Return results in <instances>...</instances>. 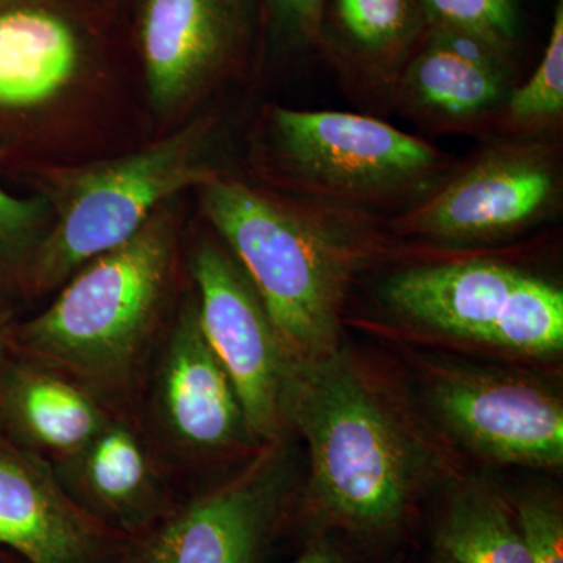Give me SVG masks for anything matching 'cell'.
Segmentation results:
<instances>
[{
	"mask_svg": "<svg viewBox=\"0 0 563 563\" xmlns=\"http://www.w3.org/2000/svg\"><path fill=\"white\" fill-rule=\"evenodd\" d=\"M284 413L309 448L313 525L366 547L398 537L437 453L379 380L340 350L291 361Z\"/></svg>",
	"mask_w": 563,
	"mask_h": 563,
	"instance_id": "1",
	"label": "cell"
},
{
	"mask_svg": "<svg viewBox=\"0 0 563 563\" xmlns=\"http://www.w3.org/2000/svg\"><path fill=\"white\" fill-rule=\"evenodd\" d=\"M179 222L155 211L128 242L98 255L16 321L13 351L60 374L114 415L135 417L152 357L176 309Z\"/></svg>",
	"mask_w": 563,
	"mask_h": 563,
	"instance_id": "2",
	"label": "cell"
},
{
	"mask_svg": "<svg viewBox=\"0 0 563 563\" xmlns=\"http://www.w3.org/2000/svg\"><path fill=\"white\" fill-rule=\"evenodd\" d=\"M198 190L203 214L250 277L291 361L339 350L352 282L384 250L372 214L221 174Z\"/></svg>",
	"mask_w": 563,
	"mask_h": 563,
	"instance_id": "3",
	"label": "cell"
},
{
	"mask_svg": "<svg viewBox=\"0 0 563 563\" xmlns=\"http://www.w3.org/2000/svg\"><path fill=\"white\" fill-rule=\"evenodd\" d=\"M210 143L211 124L201 118L132 154L52 169L44 196L54 221L24 299L57 291L81 266L131 240L177 192L217 176Z\"/></svg>",
	"mask_w": 563,
	"mask_h": 563,
	"instance_id": "4",
	"label": "cell"
},
{
	"mask_svg": "<svg viewBox=\"0 0 563 563\" xmlns=\"http://www.w3.org/2000/svg\"><path fill=\"white\" fill-rule=\"evenodd\" d=\"M265 165L295 198L363 213L401 211L455 166L450 155L388 122L346 111H266Z\"/></svg>",
	"mask_w": 563,
	"mask_h": 563,
	"instance_id": "5",
	"label": "cell"
},
{
	"mask_svg": "<svg viewBox=\"0 0 563 563\" xmlns=\"http://www.w3.org/2000/svg\"><path fill=\"white\" fill-rule=\"evenodd\" d=\"M135 418L184 498L206 487L211 470L242 466L265 446L203 335L191 285L152 357Z\"/></svg>",
	"mask_w": 563,
	"mask_h": 563,
	"instance_id": "6",
	"label": "cell"
},
{
	"mask_svg": "<svg viewBox=\"0 0 563 563\" xmlns=\"http://www.w3.org/2000/svg\"><path fill=\"white\" fill-rule=\"evenodd\" d=\"M295 465L287 440L265 444L218 483L181 499L114 563H262L288 525Z\"/></svg>",
	"mask_w": 563,
	"mask_h": 563,
	"instance_id": "7",
	"label": "cell"
},
{
	"mask_svg": "<svg viewBox=\"0 0 563 563\" xmlns=\"http://www.w3.org/2000/svg\"><path fill=\"white\" fill-rule=\"evenodd\" d=\"M558 151L543 141L496 144L453 172L390 221L406 239L496 242L543 221L561 201Z\"/></svg>",
	"mask_w": 563,
	"mask_h": 563,
	"instance_id": "8",
	"label": "cell"
},
{
	"mask_svg": "<svg viewBox=\"0 0 563 563\" xmlns=\"http://www.w3.org/2000/svg\"><path fill=\"white\" fill-rule=\"evenodd\" d=\"M199 324L231 377L263 444L287 439L284 406L291 357L242 265L220 239L202 236L187 257Z\"/></svg>",
	"mask_w": 563,
	"mask_h": 563,
	"instance_id": "9",
	"label": "cell"
},
{
	"mask_svg": "<svg viewBox=\"0 0 563 563\" xmlns=\"http://www.w3.org/2000/svg\"><path fill=\"white\" fill-rule=\"evenodd\" d=\"M429 398L448 429L492 461L554 468L563 462L561 399L531 380L473 368H443Z\"/></svg>",
	"mask_w": 563,
	"mask_h": 563,
	"instance_id": "10",
	"label": "cell"
},
{
	"mask_svg": "<svg viewBox=\"0 0 563 563\" xmlns=\"http://www.w3.org/2000/svg\"><path fill=\"white\" fill-rule=\"evenodd\" d=\"M257 0H146L141 54L152 109L195 101L246 57Z\"/></svg>",
	"mask_w": 563,
	"mask_h": 563,
	"instance_id": "11",
	"label": "cell"
},
{
	"mask_svg": "<svg viewBox=\"0 0 563 563\" xmlns=\"http://www.w3.org/2000/svg\"><path fill=\"white\" fill-rule=\"evenodd\" d=\"M51 468L81 512L124 540L151 531L184 499L133 415H113Z\"/></svg>",
	"mask_w": 563,
	"mask_h": 563,
	"instance_id": "12",
	"label": "cell"
},
{
	"mask_svg": "<svg viewBox=\"0 0 563 563\" xmlns=\"http://www.w3.org/2000/svg\"><path fill=\"white\" fill-rule=\"evenodd\" d=\"M125 542L70 501L49 463L0 433V548L27 563H114Z\"/></svg>",
	"mask_w": 563,
	"mask_h": 563,
	"instance_id": "13",
	"label": "cell"
},
{
	"mask_svg": "<svg viewBox=\"0 0 563 563\" xmlns=\"http://www.w3.org/2000/svg\"><path fill=\"white\" fill-rule=\"evenodd\" d=\"M410 117L459 128L503 111L514 90V58L463 33L429 27L391 87Z\"/></svg>",
	"mask_w": 563,
	"mask_h": 563,
	"instance_id": "14",
	"label": "cell"
},
{
	"mask_svg": "<svg viewBox=\"0 0 563 563\" xmlns=\"http://www.w3.org/2000/svg\"><path fill=\"white\" fill-rule=\"evenodd\" d=\"M526 274L487 258L412 266L383 282L380 299L417 328L490 344Z\"/></svg>",
	"mask_w": 563,
	"mask_h": 563,
	"instance_id": "15",
	"label": "cell"
},
{
	"mask_svg": "<svg viewBox=\"0 0 563 563\" xmlns=\"http://www.w3.org/2000/svg\"><path fill=\"white\" fill-rule=\"evenodd\" d=\"M113 415L79 385L16 352L0 379V433L49 465L85 446Z\"/></svg>",
	"mask_w": 563,
	"mask_h": 563,
	"instance_id": "16",
	"label": "cell"
},
{
	"mask_svg": "<svg viewBox=\"0 0 563 563\" xmlns=\"http://www.w3.org/2000/svg\"><path fill=\"white\" fill-rule=\"evenodd\" d=\"M428 29L420 0H328L317 49L344 73L393 87Z\"/></svg>",
	"mask_w": 563,
	"mask_h": 563,
	"instance_id": "17",
	"label": "cell"
},
{
	"mask_svg": "<svg viewBox=\"0 0 563 563\" xmlns=\"http://www.w3.org/2000/svg\"><path fill=\"white\" fill-rule=\"evenodd\" d=\"M80 63L76 33L33 7L0 11V110L43 106L73 81Z\"/></svg>",
	"mask_w": 563,
	"mask_h": 563,
	"instance_id": "18",
	"label": "cell"
},
{
	"mask_svg": "<svg viewBox=\"0 0 563 563\" xmlns=\"http://www.w3.org/2000/svg\"><path fill=\"white\" fill-rule=\"evenodd\" d=\"M433 550L453 563H531L512 504L483 484L463 485L451 496Z\"/></svg>",
	"mask_w": 563,
	"mask_h": 563,
	"instance_id": "19",
	"label": "cell"
},
{
	"mask_svg": "<svg viewBox=\"0 0 563 563\" xmlns=\"http://www.w3.org/2000/svg\"><path fill=\"white\" fill-rule=\"evenodd\" d=\"M492 346L528 355L558 354L563 347V291L528 273L493 333Z\"/></svg>",
	"mask_w": 563,
	"mask_h": 563,
	"instance_id": "20",
	"label": "cell"
},
{
	"mask_svg": "<svg viewBox=\"0 0 563 563\" xmlns=\"http://www.w3.org/2000/svg\"><path fill=\"white\" fill-rule=\"evenodd\" d=\"M54 213L46 196L16 198L0 187V299H24L25 282Z\"/></svg>",
	"mask_w": 563,
	"mask_h": 563,
	"instance_id": "21",
	"label": "cell"
},
{
	"mask_svg": "<svg viewBox=\"0 0 563 563\" xmlns=\"http://www.w3.org/2000/svg\"><path fill=\"white\" fill-rule=\"evenodd\" d=\"M504 118L515 131H547L563 114V0L554 9L550 40L531 79L514 88Z\"/></svg>",
	"mask_w": 563,
	"mask_h": 563,
	"instance_id": "22",
	"label": "cell"
},
{
	"mask_svg": "<svg viewBox=\"0 0 563 563\" xmlns=\"http://www.w3.org/2000/svg\"><path fill=\"white\" fill-rule=\"evenodd\" d=\"M429 27L473 36L514 58L523 38L520 0H420Z\"/></svg>",
	"mask_w": 563,
	"mask_h": 563,
	"instance_id": "23",
	"label": "cell"
},
{
	"mask_svg": "<svg viewBox=\"0 0 563 563\" xmlns=\"http://www.w3.org/2000/svg\"><path fill=\"white\" fill-rule=\"evenodd\" d=\"M531 563H563V510L558 496L532 492L512 503Z\"/></svg>",
	"mask_w": 563,
	"mask_h": 563,
	"instance_id": "24",
	"label": "cell"
},
{
	"mask_svg": "<svg viewBox=\"0 0 563 563\" xmlns=\"http://www.w3.org/2000/svg\"><path fill=\"white\" fill-rule=\"evenodd\" d=\"M328 0H265L273 43L285 52L318 47L321 18Z\"/></svg>",
	"mask_w": 563,
	"mask_h": 563,
	"instance_id": "25",
	"label": "cell"
},
{
	"mask_svg": "<svg viewBox=\"0 0 563 563\" xmlns=\"http://www.w3.org/2000/svg\"><path fill=\"white\" fill-rule=\"evenodd\" d=\"M290 563H363L342 532L318 528Z\"/></svg>",
	"mask_w": 563,
	"mask_h": 563,
	"instance_id": "26",
	"label": "cell"
},
{
	"mask_svg": "<svg viewBox=\"0 0 563 563\" xmlns=\"http://www.w3.org/2000/svg\"><path fill=\"white\" fill-rule=\"evenodd\" d=\"M16 320L13 317V303L0 299V379L13 357V329Z\"/></svg>",
	"mask_w": 563,
	"mask_h": 563,
	"instance_id": "27",
	"label": "cell"
},
{
	"mask_svg": "<svg viewBox=\"0 0 563 563\" xmlns=\"http://www.w3.org/2000/svg\"><path fill=\"white\" fill-rule=\"evenodd\" d=\"M0 563H27L22 561L20 555L11 553V551L3 550L0 548Z\"/></svg>",
	"mask_w": 563,
	"mask_h": 563,
	"instance_id": "28",
	"label": "cell"
},
{
	"mask_svg": "<svg viewBox=\"0 0 563 563\" xmlns=\"http://www.w3.org/2000/svg\"><path fill=\"white\" fill-rule=\"evenodd\" d=\"M432 563H453V562L448 561V559L442 558V555L433 554Z\"/></svg>",
	"mask_w": 563,
	"mask_h": 563,
	"instance_id": "29",
	"label": "cell"
}]
</instances>
